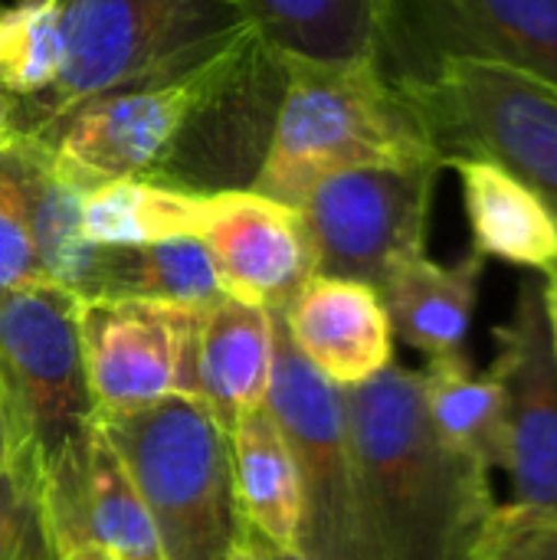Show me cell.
<instances>
[{
  "label": "cell",
  "mask_w": 557,
  "mask_h": 560,
  "mask_svg": "<svg viewBox=\"0 0 557 560\" xmlns=\"http://www.w3.org/2000/svg\"><path fill=\"white\" fill-rule=\"evenodd\" d=\"M230 469L243 525L272 548L295 551L302 522L299 466L266 404L240 417L230 436Z\"/></svg>",
  "instance_id": "cell-18"
},
{
  "label": "cell",
  "mask_w": 557,
  "mask_h": 560,
  "mask_svg": "<svg viewBox=\"0 0 557 560\" xmlns=\"http://www.w3.org/2000/svg\"><path fill=\"white\" fill-rule=\"evenodd\" d=\"M66 72L26 108V135L85 98L197 69L263 36L243 0H62Z\"/></svg>",
  "instance_id": "cell-5"
},
{
  "label": "cell",
  "mask_w": 557,
  "mask_h": 560,
  "mask_svg": "<svg viewBox=\"0 0 557 560\" xmlns=\"http://www.w3.org/2000/svg\"><path fill=\"white\" fill-rule=\"evenodd\" d=\"M213 194L177 190L154 180H112L82 197V233L92 246H148L200 236Z\"/></svg>",
  "instance_id": "cell-22"
},
{
  "label": "cell",
  "mask_w": 557,
  "mask_h": 560,
  "mask_svg": "<svg viewBox=\"0 0 557 560\" xmlns=\"http://www.w3.org/2000/svg\"><path fill=\"white\" fill-rule=\"evenodd\" d=\"M161 299L207 308L227 299L200 236H174L148 246H102L85 299Z\"/></svg>",
  "instance_id": "cell-21"
},
{
  "label": "cell",
  "mask_w": 557,
  "mask_h": 560,
  "mask_svg": "<svg viewBox=\"0 0 557 560\" xmlns=\"http://www.w3.org/2000/svg\"><path fill=\"white\" fill-rule=\"evenodd\" d=\"M26 138V108L20 98L0 92V154L16 148Z\"/></svg>",
  "instance_id": "cell-28"
},
{
  "label": "cell",
  "mask_w": 557,
  "mask_h": 560,
  "mask_svg": "<svg viewBox=\"0 0 557 560\" xmlns=\"http://www.w3.org/2000/svg\"><path fill=\"white\" fill-rule=\"evenodd\" d=\"M95 430L131 476L164 560H230L243 528L230 436L200 400L171 394L138 410L95 413Z\"/></svg>",
  "instance_id": "cell-6"
},
{
  "label": "cell",
  "mask_w": 557,
  "mask_h": 560,
  "mask_svg": "<svg viewBox=\"0 0 557 560\" xmlns=\"http://www.w3.org/2000/svg\"><path fill=\"white\" fill-rule=\"evenodd\" d=\"M266 410L279 423L302 482L299 555L305 560H378L341 390L292 345L276 312V358Z\"/></svg>",
  "instance_id": "cell-8"
},
{
  "label": "cell",
  "mask_w": 557,
  "mask_h": 560,
  "mask_svg": "<svg viewBox=\"0 0 557 560\" xmlns=\"http://www.w3.org/2000/svg\"><path fill=\"white\" fill-rule=\"evenodd\" d=\"M279 56L355 59L378 52L381 0H243Z\"/></svg>",
  "instance_id": "cell-23"
},
{
  "label": "cell",
  "mask_w": 557,
  "mask_h": 560,
  "mask_svg": "<svg viewBox=\"0 0 557 560\" xmlns=\"http://www.w3.org/2000/svg\"><path fill=\"white\" fill-rule=\"evenodd\" d=\"M272 358L276 312L227 295L200 308L187 358V397L200 400L233 436L240 417L266 404Z\"/></svg>",
  "instance_id": "cell-15"
},
{
  "label": "cell",
  "mask_w": 557,
  "mask_h": 560,
  "mask_svg": "<svg viewBox=\"0 0 557 560\" xmlns=\"http://www.w3.org/2000/svg\"><path fill=\"white\" fill-rule=\"evenodd\" d=\"M282 95L250 190L299 207L318 180L341 171L443 164L378 52L282 56Z\"/></svg>",
  "instance_id": "cell-3"
},
{
  "label": "cell",
  "mask_w": 557,
  "mask_h": 560,
  "mask_svg": "<svg viewBox=\"0 0 557 560\" xmlns=\"http://www.w3.org/2000/svg\"><path fill=\"white\" fill-rule=\"evenodd\" d=\"M20 158H23V210L43 276L85 299L102 253V246H92L82 233L85 194L53 171L43 144L33 135L20 141Z\"/></svg>",
  "instance_id": "cell-20"
},
{
  "label": "cell",
  "mask_w": 557,
  "mask_h": 560,
  "mask_svg": "<svg viewBox=\"0 0 557 560\" xmlns=\"http://www.w3.org/2000/svg\"><path fill=\"white\" fill-rule=\"evenodd\" d=\"M443 171V164L355 167L318 180L295 207L315 276L381 289L401 262L423 256Z\"/></svg>",
  "instance_id": "cell-9"
},
{
  "label": "cell",
  "mask_w": 557,
  "mask_h": 560,
  "mask_svg": "<svg viewBox=\"0 0 557 560\" xmlns=\"http://www.w3.org/2000/svg\"><path fill=\"white\" fill-rule=\"evenodd\" d=\"M341 404L378 560H473L496 509L489 469L433 430L420 371L391 364Z\"/></svg>",
  "instance_id": "cell-2"
},
{
  "label": "cell",
  "mask_w": 557,
  "mask_h": 560,
  "mask_svg": "<svg viewBox=\"0 0 557 560\" xmlns=\"http://www.w3.org/2000/svg\"><path fill=\"white\" fill-rule=\"evenodd\" d=\"M282 82V56L253 36L181 75L85 98L33 138L82 194L112 180L240 190L263 164Z\"/></svg>",
  "instance_id": "cell-1"
},
{
  "label": "cell",
  "mask_w": 557,
  "mask_h": 560,
  "mask_svg": "<svg viewBox=\"0 0 557 560\" xmlns=\"http://www.w3.org/2000/svg\"><path fill=\"white\" fill-rule=\"evenodd\" d=\"M0 560H59L46 486L26 456L0 469Z\"/></svg>",
  "instance_id": "cell-26"
},
{
  "label": "cell",
  "mask_w": 557,
  "mask_h": 560,
  "mask_svg": "<svg viewBox=\"0 0 557 560\" xmlns=\"http://www.w3.org/2000/svg\"><path fill=\"white\" fill-rule=\"evenodd\" d=\"M378 56L394 79L486 59L557 89V0H381Z\"/></svg>",
  "instance_id": "cell-10"
},
{
  "label": "cell",
  "mask_w": 557,
  "mask_h": 560,
  "mask_svg": "<svg viewBox=\"0 0 557 560\" xmlns=\"http://www.w3.org/2000/svg\"><path fill=\"white\" fill-rule=\"evenodd\" d=\"M79 545H98L115 560H164L154 522L115 450L95 430L79 502Z\"/></svg>",
  "instance_id": "cell-24"
},
{
  "label": "cell",
  "mask_w": 557,
  "mask_h": 560,
  "mask_svg": "<svg viewBox=\"0 0 557 560\" xmlns=\"http://www.w3.org/2000/svg\"><path fill=\"white\" fill-rule=\"evenodd\" d=\"M200 240L230 299L282 312L315 276L312 246L295 207L250 187L217 190Z\"/></svg>",
  "instance_id": "cell-13"
},
{
  "label": "cell",
  "mask_w": 557,
  "mask_h": 560,
  "mask_svg": "<svg viewBox=\"0 0 557 560\" xmlns=\"http://www.w3.org/2000/svg\"><path fill=\"white\" fill-rule=\"evenodd\" d=\"M79 295L33 282L0 295V394L16 453L33 459L59 560L79 538V502L95 436V400L79 338Z\"/></svg>",
  "instance_id": "cell-4"
},
{
  "label": "cell",
  "mask_w": 557,
  "mask_h": 560,
  "mask_svg": "<svg viewBox=\"0 0 557 560\" xmlns=\"http://www.w3.org/2000/svg\"><path fill=\"white\" fill-rule=\"evenodd\" d=\"M542 299H545V315H548L552 345H555L557 358V276H542Z\"/></svg>",
  "instance_id": "cell-29"
},
{
  "label": "cell",
  "mask_w": 557,
  "mask_h": 560,
  "mask_svg": "<svg viewBox=\"0 0 557 560\" xmlns=\"http://www.w3.org/2000/svg\"><path fill=\"white\" fill-rule=\"evenodd\" d=\"M295 351L338 390L368 384L394 364V331L378 289L312 276L282 308Z\"/></svg>",
  "instance_id": "cell-14"
},
{
  "label": "cell",
  "mask_w": 557,
  "mask_h": 560,
  "mask_svg": "<svg viewBox=\"0 0 557 560\" xmlns=\"http://www.w3.org/2000/svg\"><path fill=\"white\" fill-rule=\"evenodd\" d=\"M200 308L161 299H82L79 338L95 413L138 410L187 394V358Z\"/></svg>",
  "instance_id": "cell-11"
},
{
  "label": "cell",
  "mask_w": 557,
  "mask_h": 560,
  "mask_svg": "<svg viewBox=\"0 0 557 560\" xmlns=\"http://www.w3.org/2000/svg\"><path fill=\"white\" fill-rule=\"evenodd\" d=\"M443 167L486 158L525 180L557 220V89L512 66L443 59L427 75L394 79Z\"/></svg>",
  "instance_id": "cell-7"
},
{
  "label": "cell",
  "mask_w": 557,
  "mask_h": 560,
  "mask_svg": "<svg viewBox=\"0 0 557 560\" xmlns=\"http://www.w3.org/2000/svg\"><path fill=\"white\" fill-rule=\"evenodd\" d=\"M420 394L433 430L450 446L473 456L489 472H506L509 410L506 390L492 371H476L466 351L430 358L420 371Z\"/></svg>",
  "instance_id": "cell-19"
},
{
  "label": "cell",
  "mask_w": 557,
  "mask_h": 560,
  "mask_svg": "<svg viewBox=\"0 0 557 560\" xmlns=\"http://www.w3.org/2000/svg\"><path fill=\"white\" fill-rule=\"evenodd\" d=\"M33 282H49L33 249L23 210V158L20 144L0 154V295Z\"/></svg>",
  "instance_id": "cell-27"
},
{
  "label": "cell",
  "mask_w": 557,
  "mask_h": 560,
  "mask_svg": "<svg viewBox=\"0 0 557 560\" xmlns=\"http://www.w3.org/2000/svg\"><path fill=\"white\" fill-rule=\"evenodd\" d=\"M246 532H250V528H246ZM250 535H253V541L259 545V551H263V560H305L302 555H299V551H282V548H272V545H269V541H263V538H259L256 532H250Z\"/></svg>",
  "instance_id": "cell-33"
},
{
  "label": "cell",
  "mask_w": 557,
  "mask_h": 560,
  "mask_svg": "<svg viewBox=\"0 0 557 560\" xmlns=\"http://www.w3.org/2000/svg\"><path fill=\"white\" fill-rule=\"evenodd\" d=\"M230 560H263V551H259V545L253 541V535L246 532V525L240 528V538H236V545H233Z\"/></svg>",
  "instance_id": "cell-31"
},
{
  "label": "cell",
  "mask_w": 557,
  "mask_h": 560,
  "mask_svg": "<svg viewBox=\"0 0 557 560\" xmlns=\"http://www.w3.org/2000/svg\"><path fill=\"white\" fill-rule=\"evenodd\" d=\"M483 272L486 259L476 249L456 262H437L427 253L401 262L378 289L394 338L427 358L466 351Z\"/></svg>",
  "instance_id": "cell-17"
},
{
  "label": "cell",
  "mask_w": 557,
  "mask_h": 560,
  "mask_svg": "<svg viewBox=\"0 0 557 560\" xmlns=\"http://www.w3.org/2000/svg\"><path fill=\"white\" fill-rule=\"evenodd\" d=\"M62 0H13L0 7V92L36 102L66 72Z\"/></svg>",
  "instance_id": "cell-25"
},
{
  "label": "cell",
  "mask_w": 557,
  "mask_h": 560,
  "mask_svg": "<svg viewBox=\"0 0 557 560\" xmlns=\"http://www.w3.org/2000/svg\"><path fill=\"white\" fill-rule=\"evenodd\" d=\"M13 453H16V440H13L10 413H7V404H3V394H0V469L10 463Z\"/></svg>",
  "instance_id": "cell-30"
},
{
  "label": "cell",
  "mask_w": 557,
  "mask_h": 560,
  "mask_svg": "<svg viewBox=\"0 0 557 560\" xmlns=\"http://www.w3.org/2000/svg\"><path fill=\"white\" fill-rule=\"evenodd\" d=\"M492 374L506 390L515 502L557 512V358L542 299V276L519 282L512 315L496 325Z\"/></svg>",
  "instance_id": "cell-12"
},
{
  "label": "cell",
  "mask_w": 557,
  "mask_h": 560,
  "mask_svg": "<svg viewBox=\"0 0 557 560\" xmlns=\"http://www.w3.org/2000/svg\"><path fill=\"white\" fill-rule=\"evenodd\" d=\"M62 560H115V558H112L105 548H98V545H89V541H85V545H76L72 551H66Z\"/></svg>",
  "instance_id": "cell-32"
},
{
  "label": "cell",
  "mask_w": 557,
  "mask_h": 560,
  "mask_svg": "<svg viewBox=\"0 0 557 560\" xmlns=\"http://www.w3.org/2000/svg\"><path fill=\"white\" fill-rule=\"evenodd\" d=\"M463 190V210L473 230V249L535 276H557V220L545 200L486 158H453Z\"/></svg>",
  "instance_id": "cell-16"
}]
</instances>
